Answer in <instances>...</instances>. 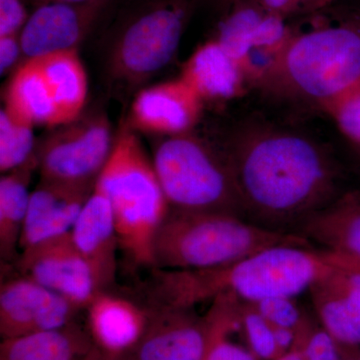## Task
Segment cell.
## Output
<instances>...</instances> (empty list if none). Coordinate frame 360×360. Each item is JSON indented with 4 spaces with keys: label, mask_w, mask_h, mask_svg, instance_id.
<instances>
[{
    "label": "cell",
    "mask_w": 360,
    "mask_h": 360,
    "mask_svg": "<svg viewBox=\"0 0 360 360\" xmlns=\"http://www.w3.org/2000/svg\"><path fill=\"white\" fill-rule=\"evenodd\" d=\"M238 127L217 146L248 221L288 233L347 195L338 194L340 165L319 132L259 115Z\"/></svg>",
    "instance_id": "1"
},
{
    "label": "cell",
    "mask_w": 360,
    "mask_h": 360,
    "mask_svg": "<svg viewBox=\"0 0 360 360\" xmlns=\"http://www.w3.org/2000/svg\"><path fill=\"white\" fill-rule=\"evenodd\" d=\"M340 269L335 251L276 245L224 266L200 270L151 269L148 304L194 309L231 295L248 303L292 298Z\"/></svg>",
    "instance_id": "2"
},
{
    "label": "cell",
    "mask_w": 360,
    "mask_h": 360,
    "mask_svg": "<svg viewBox=\"0 0 360 360\" xmlns=\"http://www.w3.org/2000/svg\"><path fill=\"white\" fill-rule=\"evenodd\" d=\"M96 186L110 200L120 251L130 266L153 269V245L170 206L153 158L129 124L122 127Z\"/></svg>",
    "instance_id": "3"
},
{
    "label": "cell",
    "mask_w": 360,
    "mask_h": 360,
    "mask_svg": "<svg viewBox=\"0 0 360 360\" xmlns=\"http://www.w3.org/2000/svg\"><path fill=\"white\" fill-rule=\"evenodd\" d=\"M288 245L311 248L302 236L265 229L236 215L170 208L156 234L153 269H215Z\"/></svg>",
    "instance_id": "4"
},
{
    "label": "cell",
    "mask_w": 360,
    "mask_h": 360,
    "mask_svg": "<svg viewBox=\"0 0 360 360\" xmlns=\"http://www.w3.org/2000/svg\"><path fill=\"white\" fill-rule=\"evenodd\" d=\"M153 162L170 208L243 219L236 184L215 144L187 132L165 136Z\"/></svg>",
    "instance_id": "5"
},
{
    "label": "cell",
    "mask_w": 360,
    "mask_h": 360,
    "mask_svg": "<svg viewBox=\"0 0 360 360\" xmlns=\"http://www.w3.org/2000/svg\"><path fill=\"white\" fill-rule=\"evenodd\" d=\"M277 66L300 96L336 101L360 82V7L291 40Z\"/></svg>",
    "instance_id": "6"
},
{
    "label": "cell",
    "mask_w": 360,
    "mask_h": 360,
    "mask_svg": "<svg viewBox=\"0 0 360 360\" xmlns=\"http://www.w3.org/2000/svg\"><path fill=\"white\" fill-rule=\"evenodd\" d=\"M89 78L78 49L26 58L13 71L4 108L32 125L58 127L84 111Z\"/></svg>",
    "instance_id": "7"
},
{
    "label": "cell",
    "mask_w": 360,
    "mask_h": 360,
    "mask_svg": "<svg viewBox=\"0 0 360 360\" xmlns=\"http://www.w3.org/2000/svg\"><path fill=\"white\" fill-rule=\"evenodd\" d=\"M113 143L108 116L101 111H84L72 122L52 129L37 144L40 180L96 186Z\"/></svg>",
    "instance_id": "8"
},
{
    "label": "cell",
    "mask_w": 360,
    "mask_h": 360,
    "mask_svg": "<svg viewBox=\"0 0 360 360\" xmlns=\"http://www.w3.org/2000/svg\"><path fill=\"white\" fill-rule=\"evenodd\" d=\"M184 25V11L174 6L149 9L125 27L110 56L116 82L134 86L163 70L172 60Z\"/></svg>",
    "instance_id": "9"
},
{
    "label": "cell",
    "mask_w": 360,
    "mask_h": 360,
    "mask_svg": "<svg viewBox=\"0 0 360 360\" xmlns=\"http://www.w3.org/2000/svg\"><path fill=\"white\" fill-rule=\"evenodd\" d=\"M16 264L20 274L63 296L80 310L86 309L104 290L73 243L70 232L21 251Z\"/></svg>",
    "instance_id": "10"
},
{
    "label": "cell",
    "mask_w": 360,
    "mask_h": 360,
    "mask_svg": "<svg viewBox=\"0 0 360 360\" xmlns=\"http://www.w3.org/2000/svg\"><path fill=\"white\" fill-rule=\"evenodd\" d=\"M80 311L75 305L22 274L0 286V335L4 338L63 328Z\"/></svg>",
    "instance_id": "11"
},
{
    "label": "cell",
    "mask_w": 360,
    "mask_h": 360,
    "mask_svg": "<svg viewBox=\"0 0 360 360\" xmlns=\"http://www.w3.org/2000/svg\"><path fill=\"white\" fill-rule=\"evenodd\" d=\"M108 2L110 0H86L39 6L20 32L25 58L78 49Z\"/></svg>",
    "instance_id": "12"
},
{
    "label": "cell",
    "mask_w": 360,
    "mask_h": 360,
    "mask_svg": "<svg viewBox=\"0 0 360 360\" xmlns=\"http://www.w3.org/2000/svg\"><path fill=\"white\" fill-rule=\"evenodd\" d=\"M146 305L148 328L129 354L131 360H205L210 340L207 315L198 316L194 309Z\"/></svg>",
    "instance_id": "13"
},
{
    "label": "cell",
    "mask_w": 360,
    "mask_h": 360,
    "mask_svg": "<svg viewBox=\"0 0 360 360\" xmlns=\"http://www.w3.org/2000/svg\"><path fill=\"white\" fill-rule=\"evenodd\" d=\"M94 187L40 180L30 195L20 252L70 233Z\"/></svg>",
    "instance_id": "14"
},
{
    "label": "cell",
    "mask_w": 360,
    "mask_h": 360,
    "mask_svg": "<svg viewBox=\"0 0 360 360\" xmlns=\"http://www.w3.org/2000/svg\"><path fill=\"white\" fill-rule=\"evenodd\" d=\"M200 96L182 78L141 90L132 101L130 127L148 134H186L198 122Z\"/></svg>",
    "instance_id": "15"
},
{
    "label": "cell",
    "mask_w": 360,
    "mask_h": 360,
    "mask_svg": "<svg viewBox=\"0 0 360 360\" xmlns=\"http://www.w3.org/2000/svg\"><path fill=\"white\" fill-rule=\"evenodd\" d=\"M87 311V329L103 354L129 355L148 328L150 309L144 302L103 290Z\"/></svg>",
    "instance_id": "16"
},
{
    "label": "cell",
    "mask_w": 360,
    "mask_h": 360,
    "mask_svg": "<svg viewBox=\"0 0 360 360\" xmlns=\"http://www.w3.org/2000/svg\"><path fill=\"white\" fill-rule=\"evenodd\" d=\"M70 236L103 290H108L115 283L120 248L110 200L96 184L78 215Z\"/></svg>",
    "instance_id": "17"
},
{
    "label": "cell",
    "mask_w": 360,
    "mask_h": 360,
    "mask_svg": "<svg viewBox=\"0 0 360 360\" xmlns=\"http://www.w3.org/2000/svg\"><path fill=\"white\" fill-rule=\"evenodd\" d=\"M324 330L348 350L360 349V291L336 270L310 288Z\"/></svg>",
    "instance_id": "18"
},
{
    "label": "cell",
    "mask_w": 360,
    "mask_h": 360,
    "mask_svg": "<svg viewBox=\"0 0 360 360\" xmlns=\"http://www.w3.org/2000/svg\"><path fill=\"white\" fill-rule=\"evenodd\" d=\"M94 347L89 329L73 321L60 328L4 338L0 360H82Z\"/></svg>",
    "instance_id": "19"
},
{
    "label": "cell",
    "mask_w": 360,
    "mask_h": 360,
    "mask_svg": "<svg viewBox=\"0 0 360 360\" xmlns=\"http://www.w3.org/2000/svg\"><path fill=\"white\" fill-rule=\"evenodd\" d=\"M180 78L201 99H229L236 96L240 86L241 65L215 40L198 49Z\"/></svg>",
    "instance_id": "20"
},
{
    "label": "cell",
    "mask_w": 360,
    "mask_h": 360,
    "mask_svg": "<svg viewBox=\"0 0 360 360\" xmlns=\"http://www.w3.org/2000/svg\"><path fill=\"white\" fill-rule=\"evenodd\" d=\"M303 238L360 259V198L354 194L315 215L300 227Z\"/></svg>",
    "instance_id": "21"
},
{
    "label": "cell",
    "mask_w": 360,
    "mask_h": 360,
    "mask_svg": "<svg viewBox=\"0 0 360 360\" xmlns=\"http://www.w3.org/2000/svg\"><path fill=\"white\" fill-rule=\"evenodd\" d=\"M39 168L37 155L0 179V257L2 262L15 259L27 214L30 184Z\"/></svg>",
    "instance_id": "22"
},
{
    "label": "cell",
    "mask_w": 360,
    "mask_h": 360,
    "mask_svg": "<svg viewBox=\"0 0 360 360\" xmlns=\"http://www.w3.org/2000/svg\"><path fill=\"white\" fill-rule=\"evenodd\" d=\"M236 298H217L212 302L207 317L210 340L205 360H257L250 350L229 340L236 324L240 321V307Z\"/></svg>",
    "instance_id": "23"
},
{
    "label": "cell",
    "mask_w": 360,
    "mask_h": 360,
    "mask_svg": "<svg viewBox=\"0 0 360 360\" xmlns=\"http://www.w3.org/2000/svg\"><path fill=\"white\" fill-rule=\"evenodd\" d=\"M34 125L6 108L0 111V172L2 174L22 167L37 155Z\"/></svg>",
    "instance_id": "24"
},
{
    "label": "cell",
    "mask_w": 360,
    "mask_h": 360,
    "mask_svg": "<svg viewBox=\"0 0 360 360\" xmlns=\"http://www.w3.org/2000/svg\"><path fill=\"white\" fill-rule=\"evenodd\" d=\"M264 18L257 9L248 7L234 11L220 25L217 41L239 65L255 49V33Z\"/></svg>",
    "instance_id": "25"
},
{
    "label": "cell",
    "mask_w": 360,
    "mask_h": 360,
    "mask_svg": "<svg viewBox=\"0 0 360 360\" xmlns=\"http://www.w3.org/2000/svg\"><path fill=\"white\" fill-rule=\"evenodd\" d=\"M240 324L245 330L251 354L257 360H274L279 356L274 328L251 303L241 307Z\"/></svg>",
    "instance_id": "26"
},
{
    "label": "cell",
    "mask_w": 360,
    "mask_h": 360,
    "mask_svg": "<svg viewBox=\"0 0 360 360\" xmlns=\"http://www.w3.org/2000/svg\"><path fill=\"white\" fill-rule=\"evenodd\" d=\"M251 304L272 326L298 329L303 324L302 314L290 297H270Z\"/></svg>",
    "instance_id": "27"
},
{
    "label": "cell",
    "mask_w": 360,
    "mask_h": 360,
    "mask_svg": "<svg viewBox=\"0 0 360 360\" xmlns=\"http://www.w3.org/2000/svg\"><path fill=\"white\" fill-rule=\"evenodd\" d=\"M335 103V120L341 131L360 143V82L338 97Z\"/></svg>",
    "instance_id": "28"
},
{
    "label": "cell",
    "mask_w": 360,
    "mask_h": 360,
    "mask_svg": "<svg viewBox=\"0 0 360 360\" xmlns=\"http://www.w3.org/2000/svg\"><path fill=\"white\" fill-rule=\"evenodd\" d=\"M297 349L302 350L305 360H341L340 345L324 329L309 328Z\"/></svg>",
    "instance_id": "29"
},
{
    "label": "cell",
    "mask_w": 360,
    "mask_h": 360,
    "mask_svg": "<svg viewBox=\"0 0 360 360\" xmlns=\"http://www.w3.org/2000/svg\"><path fill=\"white\" fill-rule=\"evenodd\" d=\"M27 20L22 0H0V37L20 34Z\"/></svg>",
    "instance_id": "30"
},
{
    "label": "cell",
    "mask_w": 360,
    "mask_h": 360,
    "mask_svg": "<svg viewBox=\"0 0 360 360\" xmlns=\"http://www.w3.org/2000/svg\"><path fill=\"white\" fill-rule=\"evenodd\" d=\"M285 25L277 15L264 16L255 33V49H272L283 41Z\"/></svg>",
    "instance_id": "31"
},
{
    "label": "cell",
    "mask_w": 360,
    "mask_h": 360,
    "mask_svg": "<svg viewBox=\"0 0 360 360\" xmlns=\"http://www.w3.org/2000/svg\"><path fill=\"white\" fill-rule=\"evenodd\" d=\"M21 56H25L21 47L20 34H9L0 37V73L7 75L16 68Z\"/></svg>",
    "instance_id": "32"
},
{
    "label": "cell",
    "mask_w": 360,
    "mask_h": 360,
    "mask_svg": "<svg viewBox=\"0 0 360 360\" xmlns=\"http://www.w3.org/2000/svg\"><path fill=\"white\" fill-rule=\"evenodd\" d=\"M272 328H274V338H276L279 355L296 349L298 338H300L298 329L276 328V326H272Z\"/></svg>",
    "instance_id": "33"
},
{
    "label": "cell",
    "mask_w": 360,
    "mask_h": 360,
    "mask_svg": "<svg viewBox=\"0 0 360 360\" xmlns=\"http://www.w3.org/2000/svg\"><path fill=\"white\" fill-rule=\"evenodd\" d=\"M341 253L340 270L348 277L355 288L360 291V259L352 255Z\"/></svg>",
    "instance_id": "34"
},
{
    "label": "cell",
    "mask_w": 360,
    "mask_h": 360,
    "mask_svg": "<svg viewBox=\"0 0 360 360\" xmlns=\"http://www.w3.org/2000/svg\"><path fill=\"white\" fill-rule=\"evenodd\" d=\"M265 6L272 11H284L293 4V0H262Z\"/></svg>",
    "instance_id": "35"
},
{
    "label": "cell",
    "mask_w": 360,
    "mask_h": 360,
    "mask_svg": "<svg viewBox=\"0 0 360 360\" xmlns=\"http://www.w3.org/2000/svg\"><path fill=\"white\" fill-rule=\"evenodd\" d=\"M274 360H305L304 354L300 349H292L277 356Z\"/></svg>",
    "instance_id": "36"
},
{
    "label": "cell",
    "mask_w": 360,
    "mask_h": 360,
    "mask_svg": "<svg viewBox=\"0 0 360 360\" xmlns=\"http://www.w3.org/2000/svg\"><path fill=\"white\" fill-rule=\"evenodd\" d=\"M82 360H103V354L101 350L94 345V348L85 355Z\"/></svg>",
    "instance_id": "37"
},
{
    "label": "cell",
    "mask_w": 360,
    "mask_h": 360,
    "mask_svg": "<svg viewBox=\"0 0 360 360\" xmlns=\"http://www.w3.org/2000/svg\"><path fill=\"white\" fill-rule=\"evenodd\" d=\"M103 360H131V359L129 355L103 354Z\"/></svg>",
    "instance_id": "38"
},
{
    "label": "cell",
    "mask_w": 360,
    "mask_h": 360,
    "mask_svg": "<svg viewBox=\"0 0 360 360\" xmlns=\"http://www.w3.org/2000/svg\"><path fill=\"white\" fill-rule=\"evenodd\" d=\"M39 6L45 4H51V2H82L86 1V0H37Z\"/></svg>",
    "instance_id": "39"
},
{
    "label": "cell",
    "mask_w": 360,
    "mask_h": 360,
    "mask_svg": "<svg viewBox=\"0 0 360 360\" xmlns=\"http://www.w3.org/2000/svg\"><path fill=\"white\" fill-rule=\"evenodd\" d=\"M341 360H359V357H357L356 354H347L345 356H342V359Z\"/></svg>",
    "instance_id": "40"
},
{
    "label": "cell",
    "mask_w": 360,
    "mask_h": 360,
    "mask_svg": "<svg viewBox=\"0 0 360 360\" xmlns=\"http://www.w3.org/2000/svg\"><path fill=\"white\" fill-rule=\"evenodd\" d=\"M357 357H359V359L360 360V350L357 352Z\"/></svg>",
    "instance_id": "41"
}]
</instances>
